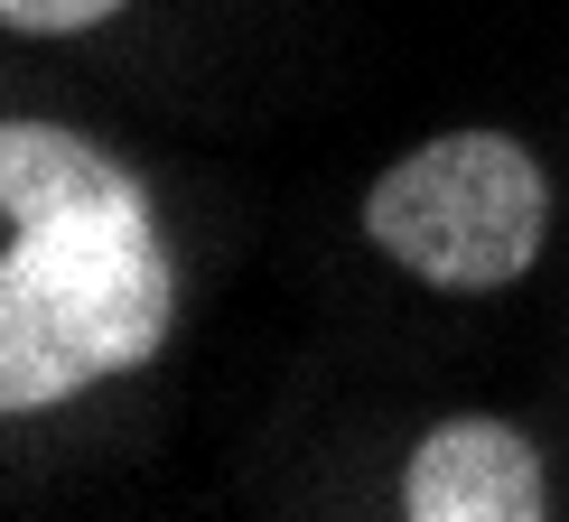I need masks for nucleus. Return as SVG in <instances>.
Segmentation results:
<instances>
[{"label": "nucleus", "mask_w": 569, "mask_h": 522, "mask_svg": "<svg viewBox=\"0 0 569 522\" xmlns=\"http://www.w3.org/2000/svg\"><path fill=\"white\" fill-rule=\"evenodd\" d=\"M178 243L103 140L0 131V411L38 420L150 373L178 337Z\"/></svg>", "instance_id": "nucleus-1"}, {"label": "nucleus", "mask_w": 569, "mask_h": 522, "mask_svg": "<svg viewBox=\"0 0 569 522\" xmlns=\"http://www.w3.org/2000/svg\"><path fill=\"white\" fill-rule=\"evenodd\" d=\"M131 0H0V29L10 38H93L112 29Z\"/></svg>", "instance_id": "nucleus-4"}, {"label": "nucleus", "mask_w": 569, "mask_h": 522, "mask_svg": "<svg viewBox=\"0 0 569 522\" xmlns=\"http://www.w3.org/2000/svg\"><path fill=\"white\" fill-rule=\"evenodd\" d=\"M392 513L401 522H541L551 513V458L505 411H448L411 439Z\"/></svg>", "instance_id": "nucleus-3"}, {"label": "nucleus", "mask_w": 569, "mask_h": 522, "mask_svg": "<svg viewBox=\"0 0 569 522\" xmlns=\"http://www.w3.org/2000/svg\"><path fill=\"white\" fill-rule=\"evenodd\" d=\"M355 224L401 280L439 299H495L532 280V261L551 252V169L532 159V140L495 122H458L401 150L365 187Z\"/></svg>", "instance_id": "nucleus-2"}]
</instances>
